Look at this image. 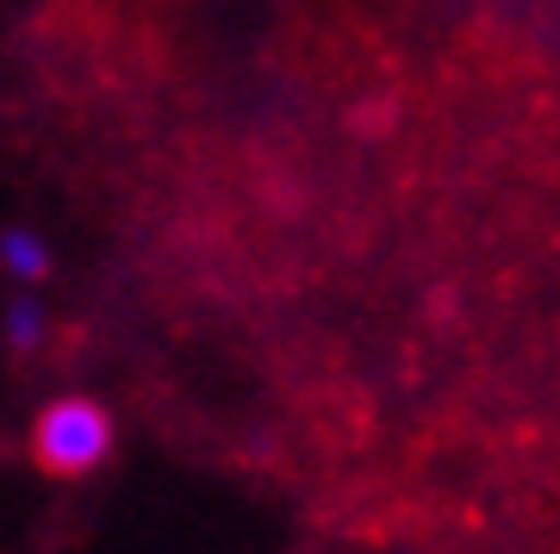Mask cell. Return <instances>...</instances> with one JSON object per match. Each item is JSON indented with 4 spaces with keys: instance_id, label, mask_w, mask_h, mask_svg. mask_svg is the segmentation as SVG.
Wrapping results in <instances>:
<instances>
[{
    "instance_id": "7a4b0ae2",
    "label": "cell",
    "mask_w": 560,
    "mask_h": 554,
    "mask_svg": "<svg viewBox=\"0 0 560 554\" xmlns=\"http://www.w3.org/2000/svg\"><path fill=\"white\" fill-rule=\"evenodd\" d=\"M57 275V250L38 224H0V280L13 293H38Z\"/></svg>"
},
{
    "instance_id": "6da1fadb",
    "label": "cell",
    "mask_w": 560,
    "mask_h": 554,
    "mask_svg": "<svg viewBox=\"0 0 560 554\" xmlns=\"http://www.w3.org/2000/svg\"><path fill=\"white\" fill-rule=\"evenodd\" d=\"M25 449L38 461V474L50 480H94L119 449V424L94 393H57L38 405Z\"/></svg>"
},
{
    "instance_id": "3957f363",
    "label": "cell",
    "mask_w": 560,
    "mask_h": 554,
    "mask_svg": "<svg viewBox=\"0 0 560 554\" xmlns=\"http://www.w3.org/2000/svg\"><path fill=\"white\" fill-rule=\"evenodd\" d=\"M0 343H7V356H38L50 343V305L38 293H13L0 305Z\"/></svg>"
}]
</instances>
